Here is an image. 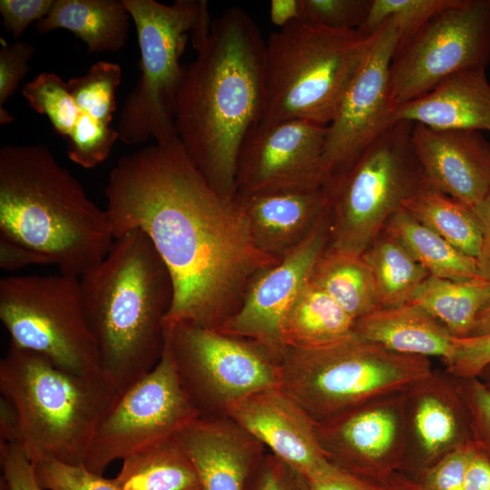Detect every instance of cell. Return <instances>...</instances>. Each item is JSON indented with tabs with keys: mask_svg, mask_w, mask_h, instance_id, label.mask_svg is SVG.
Instances as JSON below:
<instances>
[{
	"mask_svg": "<svg viewBox=\"0 0 490 490\" xmlns=\"http://www.w3.org/2000/svg\"><path fill=\"white\" fill-rule=\"evenodd\" d=\"M104 194L114 239L142 230L170 273L164 325L220 328L252 279L279 261L255 246L239 204L212 189L179 138L121 157Z\"/></svg>",
	"mask_w": 490,
	"mask_h": 490,
	"instance_id": "1",
	"label": "cell"
},
{
	"mask_svg": "<svg viewBox=\"0 0 490 490\" xmlns=\"http://www.w3.org/2000/svg\"><path fill=\"white\" fill-rule=\"evenodd\" d=\"M266 42L250 15L227 9L192 43L175 108V128L189 158L212 189L236 200L238 154L263 106Z\"/></svg>",
	"mask_w": 490,
	"mask_h": 490,
	"instance_id": "2",
	"label": "cell"
},
{
	"mask_svg": "<svg viewBox=\"0 0 490 490\" xmlns=\"http://www.w3.org/2000/svg\"><path fill=\"white\" fill-rule=\"evenodd\" d=\"M0 239L75 278L96 266L114 240L106 209L43 143L0 149Z\"/></svg>",
	"mask_w": 490,
	"mask_h": 490,
	"instance_id": "3",
	"label": "cell"
},
{
	"mask_svg": "<svg viewBox=\"0 0 490 490\" xmlns=\"http://www.w3.org/2000/svg\"><path fill=\"white\" fill-rule=\"evenodd\" d=\"M81 299L103 369L123 392L159 362L173 299L170 273L149 238L134 229L79 278Z\"/></svg>",
	"mask_w": 490,
	"mask_h": 490,
	"instance_id": "4",
	"label": "cell"
},
{
	"mask_svg": "<svg viewBox=\"0 0 490 490\" xmlns=\"http://www.w3.org/2000/svg\"><path fill=\"white\" fill-rule=\"evenodd\" d=\"M0 393L14 408L18 443L31 462L83 465L119 393L103 369L76 373L10 343L0 361Z\"/></svg>",
	"mask_w": 490,
	"mask_h": 490,
	"instance_id": "5",
	"label": "cell"
},
{
	"mask_svg": "<svg viewBox=\"0 0 490 490\" xmlns=\"http://www.w3.org/2000/svg\"><path fill=\"white\" fill-rule=\"evenodd\" d=\"M374 34L296 20L265 44L260 123L304 120L328 125L373 43ZM258 122V123H259Z\"/></svg>",
	"mask_w": 490,
	"mask_h": 490,
	"instance_id": "6",
	"label": "cell"
},
{
	"mask_svg": "<svg viewBox=\"0 0 490 490\" xmlns=\"http://www.w3.org/2000/svg\"><path fill=\"white\" fill-rule=\"evenodd\" d=\"M432 370L429 358L396 353L353 333L325 347L286 348L280 387L318 423L403 392Z\"/></svg>",
	"mask_w": 490,
	"mask_h": 490,
	"instance_id": "7",
	"label": "cell"
},
{
	"mask_svg": "<svg viewBox=\"0 0 490 490\" xmlns=\"http://www.w3.org/2000/svg\"><path fill=\"white\" fill-rule=\"evenodd\" d=\"M135 24L141 75L128 93L117 123L119 140L133 145L178 138L175 108L185 68L180 58L190 34L211 24L207 1L123 0Z\"/></svg>",
	"mask_w": 490,
	"mask_h": 490,
	"instance_id": "8",
	"label": "cell"
},
{
	"mask_svg": "<svg viewBox=\"0 0 490 490\" xmlns=\"http://www.w3.org/2000/svg\"><path fill=\"white\" fill-rule=\"evenodd\" d=\"M414 123L397 121L355 164L325 184L330 201L327 250L361 256L424 181L412 142Z\"/></svg>",
	"mask_w": 490,
	"mask_h": 490,
	"instance_id": "9",
	"label": "cell"
},
{
	"mask_svg": "<svg viewBox=\"0 0 490 490\" xmlns=\"http://www.w3.org/2000/svg\"><path fill=\"white\" fill-rule=\"evenodd\" d=\"M0 319L16 347L73 372L103 369L83 311L79 278L59 272L1 279Z\"/></svg>",
	"mask_w": 490,
	"mask_h": 490,
	"instance_id": "10",
	"label": "cell"
},
{
	"mask_svg": "<svg viewBox=\"0 0 490 490\" xmlns=\"http://www.w3.org/2000/svg\"><path fill=\"white\" fill-rule=\"evenodd\" d=\"M181 385L201 417L258 390L280 387L281 357L250 338L179 322L164 325Z\"/></svg>",
	"mask_w": 490,
	"mask_h": 490,
	"instance_id": "11",
	"label": "cell"
},
{
	"mask_svg": "<svg viewBox=\"0 0 490 490\" xmlns=\"http://www.w3.org/2000/svg\"><path fill=\"white\" fill-rule=\"evenodd\" d=\"M489 63L490 0H454L397 45L389 67L392 103L397 108L454 74Z\"/></svg>",
	"mask_w": 490,
	"mask_h": 490,
	"instance_id": "12",
	"label": "cell"
},
{
	"mask_svg": "<svg viewBox=\"0 0 490 490\" xmlns=\"http://www.w3.org/2000/svg\"><path fill=\"white\" fill-rule=\"evenodd\" d=\"M156 366L120 393L101 421L84 466L103 475L116 460L172 438L199 416L174 363L168 332Z\"/></svg>",
	"mask_w": 490,
	"mask_h": 490,
	"instance_id": "13",
	"label": "cell"
},
{
	"mask_svg": "<svg viewBox=\"0 0 490 490\" xmlns=\"http://www.w3.org/2000/svg\"><path fill=\"white\" fill-rule=\"evenodd\" d=\"M397 44L392 20L374 33L366 59L328 125L322 156L324 185L345 174L396 122L389 67Z\"/></svg>",
	"mask_w": 490,
	"mask_h": 490,
	"instance_id": "14",
	"label": "cell"
},
{
	"mask_svg": "<svg viewBox=\"0 0 490 490\" xmlns=\"http://www.w3.org/2000/svg\"><path fill=\"white\" fill-rule=\"evenodd\" d=\"M333 465L385 486L401 466L406 447L404 391L365 402L315 423Z\"/></svg>",
	"mask_w": 490,
	"mask_h": 490,
	"instance_id": "15",
	"label": "cell"
},
{
	"mask_svg": "<svg viewBox=\"0 0 490 490\" xmlns=\"http://www.w3.org/2000/svg\"><path fill=\"white\" fill-rule=\"evenodd\" d=\"M327 126L304 120L257 123L240 146L236 198L324 185Z\"/></svg>",
	"mask_w": 490,
	"mask_h": 490,
	"instance_id": "16",
	"label": "cell"
},
{
	"mask_svg": "<svg viewBox=\"0 0 490 490\" xmlns=\"http://www.w3.org/2000/svg\"><path fill=\"white\" fill-rule=\"evenodd\" d=\"M330 207L309 235L250 282L237 312L218 330L258 341L282 356V319L328 247Z\"/></svg>",
	"mask_w": 490,
	"mask_h": 490,
	"instance_id": "17",
	"label": "cell"
},
{
	"mask_svg": "<svg viewBox=\"0 0 490 490\" xmlns=\"http://www.w3.org/2000/svg\"><path fill=\"white\" fill-rule=\"evenodd\" d=\"M406 447L398 473L415 476L471 442L470 418L456 379L434 369L404 391Z\"/></svg>",
	"mask_w": 490,
	"mask_h": 490,
	"instance_id": "18",
	"label": "cell"
},
{
	"mask_svg": "<svg viewBox=\"0 0 490 490\" xmlns=\"http://www.w3.org/2000/svg\"><path fill=\"white\" fill-rule=\"evenodd\" d=\"M226 416L305 476L329 463L319 445L315 422L280 387H266L235 400L227 407Z\"/></svg>",
	"mask_w": 490,
	"mask_h": 490,
	"instance_id": "19",
	"label": "cell"
},
{
	"mask_svg": "<svg viewBox=\"0 0 490 490\" xmlns=\"http://www.w3.org/2000/svg\"><path fill=\"white\" fill-rule=\"evenodd\" d=\"M412 142L424 178L475 209L490 192V142L479 131L414 123Z\"/></svg>",
	"mask_w": 490,
	"mask_h": 490,
	"instance_id": "20",
	"label": "cell"
},
{
	"mask_svg": "<svg viewBox=\"0 0 490 490\" xmlns=\"http://www.w3.org/2000/svg\"><path fill=\"white\" fill-rule=\"evenodd\" d=\"M193 465L201 490H244L266 447L227 416H198L173 437Z\"/></svg>",
	"mask_w": 490,
	"mask_h": 490,
	"instance_id": "21",
	"label": "cell"
},
{
	"mask_svg": "<svg viewBox=\"0 0 490 490\" xmlns=\"http://www.w3.org/2000/svg\"><path fill=\"white\" fill-rule=\"evenodd\" d=\"M255 246L280 260L297 247L330 207L325 185L236 198Z\"/></svg>",
	"mask_w": 490,
	"mask_h": 490,
	"instance_id": "22",
	"label": "cell"
},
{
	"mask_svg": "<svg viewBox=\"0 0 490 490\" xmlns=\"http://www.w3.org/2000/svg\"><path fill=\"white\" fill-rule=\"evenodd\" d=\"M395 118L434 129L490 132V83L485 69L450 75L426 94L397 107Z\"/></svg>",
	"mask_w": 490,
	"mask_h": 490,
	"instance_id": "23",
	"label": "cell"
},
{
	"mask_svg": "<svg viewBox=\"0 0 490 490\" xmlns=\"http://www.w3.org/2000/svg\"><path fill=\"white\" fill-rule=\"evenodd\" d=\"M354 333L396 353L439 357L443 361L450 354L454 337L440 321L411 303L379 308L358 318Z\"/></svg>",
	"mask_w": 490,
	"mask_h": 490,
	"instance_id": "24",
	"label": "cell"
},
{
	"mask_svg": "<svg viewBox=\"0 0 490 490\" xmlns=\"http://www.w3.org/2000/svg\"><path fill=\"white\" fill-rule=\"evenodd\" d=\"M131 19L123 0H55L50 13L34 25L39 34L69 30L94 54L121 50Z\"/></svg>",
	"mask_w": 490,
	"mask_h": 490,
	"instance_id": "25",
	"label": "cell"
},
{
	"mask_svg": "<svg viewBox=\"0 0 490 490\" xmlns=\"http://www.w3.org/2000/svg\"><path fill=\"white\" fill-rule=\"evenodd\" d=\"M354 324L333 298L309 279L286 312L280 336L285 348H316L349 337Z\"/></svg>",
	"mask_w": 490,
	"mask_h": 490,
	"instance_id": "26",
	"label": "cell"
},
{
	"mask_svg": "<svg viewBox=\"0 0 490 490\" xmlns=\"http://www.w3.org/2000/svg\"><path fill=\"white\" fill-rule=\"evenodd\" d=\"M22 93L32 109L47 116L69 148L95 143L113 129L83 112L72 95L67 82L54 73L39 74L24 85Z\"/></svg>",
	"mask_w": 490,
	"mask_h": 490,
	"instance_id": "27",
	"label": "cell"
},
{
	"mask_svg": "<svg viewBox=\"0 0 490 490\" xmlns=\"http://www.w3.org/2000/svg\"><path fill=\"white\" fill-rule=\"evenodd\" d=\"M490 297V282L477 276L452 280L429 275L408 303L440 321L454 337H468L475 318Z\"/></svg>",
	"mask_w": 490,
	"mask_h": 490,
	"instance_id": "28",
	"label": "cell"
},
{
	"mask_svg": "<svg viewBox=\"0 0 490 490\" xmlns=\"http://www.w3.org/2000/svg\"><path fill=\"white\" fill-rule=\"evenodd\" d=\"M115 479L122 490H201L193 465L173 438L123 458Z\"/></svg>",
	"mask_w": 490,
	"mask_h": 490,
	"instance_id": "29",
	"label": "cell"
},
{
	"mask_svg": "<svg viewBox=\"0 0 490 490\" xmlns=\"http://www.w3.org/2000/svg\"><path fill=\"white\" fill-rule=\"evenodd\" d=\"M403 209L466 255L477 258L482 230L473 209L424 181Z\"/></svg>",
	"mask_w": 490,
	"mask_h": 490,
	"instance_id": "30",
	"label": "cell"
},
{
	"mask_svg": "<svg viewBox=\"0 0 490 490\" xmlns=\"http://www.w3.org/2000/svg\"><path fill=\"white\" fill-rule=\"evenodd\" d=\"M309 281L327 292L355 320L380 308L371 270L362 255L325 250Z\"/></svg>",
	"mask_w": 490,
	"mask_h": 490,
	"instance_id": "31",
	"label": "cell"
},
{
	"mask_svg": "<svg viewBox=\"0 0 490 490\" xmlns=\"http://www.w3.org/2000/svg\"><path fill=\"white\" fill-rule=\"evenodd\" d=\"M384 229L402 242L429 275L452 280L478 276L475 258L459 250L404 209L393 214Z\"/></svg>",
	"mask_w": 490,
	"mask_h": 490,
	"instance_id": "32",
	"label": "cell"
},
{
	"mask_svg": "<svg viewBox=\"0 0 490 490\" xmlns=\"http://www.w3.org/2000/svg\"><path fill=\"white\" fill-rule=\"evenodd\" d=\"M369 266L380 308L408 303L429 276L402 242L385 229L362 254Z\"/></svg>",
	"mask_w": 490,
	"mask_h": 490,
	"instance_id": "33",
	"label": "cell"
},
{
	"mask_svg": "<svg viewBox=\"0 0 490 490\" xmlns=\"http://www.w3.org/2000/svg\"><path fill=\"white\" fill-rule=\"evenodd\" d=\"M122 68L99 61L80 76L67 81L78 106L92 118L111 125L116 109L115 91L122 81Z\"/></svg>",
	"mask_w": 490,
	"mask_h": 490,
	"instance_id": "34",
	"label": "cell"
},
{
	"mask_svg": "<svg viewBox=\"0 0 490 490\" xmlns=\"http://www.w3.org/2000/svg\"><path fill=\"white\" fill-rule=\"evenodd\" d=\"M454 0H371L367 17L358 30L373 34L387 19L393 21L400 44L417 33L436 14Z\"/></svg>",
	"mask_w": 490,
	"mask_h": 490,
	"instance_id": "35",
	"label": "cell"
},
{
	"mask_svg": "<svg viewBox=\"0 0 490 490\" xmlns=\"http://www.w3.org/2000/svg\"><path fill=\"white\" fill-rule=\"evenodd\" d=\"M32 465L44 490H122L115 477H103L83 465H70L53 458H39Z\"/></svg>",
	"mask_w": 490,
	"mask_h": 490,
	"instance_id": "36",
	"label": "cell"
},
{
	"mask_svg": "<svg viewBox=\"0 0 490 490\" xmlns=\"http://www.w3.org/2000/svg\"><path fill=\"white\" fill-rule=\"evenodd\" d=\"M473 440L415 476L395 477L404 490H464V475Z\"/></svg>",
	"mask_w": 490,
	"mask_h": 490,
	"instance_id": "37",
	"label": "cell"
},
{
	"mask_svg": "<svg viewBox=\"0 0 490 490\" xmlns=\"http://www.w3.org/2000/svg\"><path fill=\"white\" fill-rule=\"evenodd\" d=\"M370 5L371 0H301L300 21L331 29L358 30Z\"/></svg>",
	"mask_w": 490,
	"mask_h": 490,
	"instance_id": "38",
	"label": "cell"
},
{
	"mask_svg": "<svg viewBox=\"0 0 490 490\" xmlns=\"http://www.w3.org/2000/svg\"><path fill=\"white\" fill-rule=\"evenodd\" d=\"M34 47L26 41L3 44L0 49V123L8 124L15 118L5 108L6 101L16 92L21 81L30 71L29 61Z\"/></svg>",
	"mask_w": 490,
	"mask_h": 490,
	"instance_id": "39",
	"label": "cell"
},
{
	"mask_svg": "<svg viewBox=\"0 0 490 490\" xmlns=\"http://www.w3.org/2000/svg\"><path fill=\"white\" fill-rule=\"evenodd\" d=\"M446 371L457 378L478 377L490 365V333L474 337H453Z\"/></svg>",
	"mask_w": 490,
	"mask_h": 490,
	"instance_id": "40",
	"label": "cell"
},
{
	"mask_svg": "<svg viewBox=\"0 0 490 490\" xmlns=\"http://www.w3.org/2000/svg\"><path fill=\"white\" fill-rule=\"evenodd\" d=\"M456 379L469 413L473 442L490 456V388L478 377Z\"/></svg>",
	"mask_w": 490,
	"mask_h": 490,
	"instance_id": "41",
	"label": "cell"
},
{
	"mask_svg": "<svg viewBox=\"0 0 490 490\" xmlns=\"http://www.w3.org/2000/svg\"><path fill=\"white\" fill-rule=\"evenodd\" d=\"M244 490H311L299 470L267 452L249 477Z\"/></svg>",
	"mask_w": 490,
	"mask_h": 490,
	"instance_id": "42",
	"label": "cell"
},
{
	"mask_svg": "<svg viewBox=\"0 0 490 490\" xmlns=\"http://www.w3.org/2000/svg\"><path fill=\"white\" fill-rule=\"evenodd\" d=\"M0 461L5 490H44L31 460L17 442L0 443Z\"/></svg>",
	"mask_w": 490,
	"mask_h": 490,
	"instance_id": "43",
	"label": "cell"
},
{
	"mask_svg": "<svg viewBox=\"0 0 490 490\" xmlns=\"http://www.w3.org/2000/svg\"><path fill=\"white\" fill-rule=\"evenodd\" d=\"M55 0H1L3 26L18 39L31 24L44 18Z\"/></svg>",
	"mask_w": 490,
	"mask_h": 490,
	"instance_id": "44",
	"label": "cell"
},
{
	"mask_svg": "<svg viewBox=\"0 0 490 490\" xmlns=\"http://www.w3.org/2000/svg\"><path fill=\"white\" fill-rule=\"evenodd\" d=\"M306 478L311 490H386L385 486L353 475L330 462Z\"/></svg>",
	"mask_w": 490,
	"mask_h": 490,
	"instance_id": "45",
	"label": "cell"
},
{
	"mask_svg": "<svg viewBox=\"0 0 490 490\" xmlns=\"http://www.w3.org/2000/svg\"><path fill=\"white\" fill-rule=\"evenodd\" d=\"M464 490H490V456L474 442L465 470Z\"/></svg>",
	"mask_w": 490,
	"mask_h": 490,
	"instance_id": "46",
	"label": "cell"
},
{
	"mask_svg": "<svg viewBox=\"0 0 490 490\" xmlns=\"http://www.w3.org/2000/svg\"><path fill=\"white\" fill-rule=\"evenodd\" d=\"M29 265H48L36 252L12 241L0 239V267L5 270H15Z\"/></svg>",
	"mask_w": 490,
	"mask_h": 490,
	"instance_id": "47",
	"label": "cell"
},
{
	"mask_svg": "<svg viewBox=\"0 0 490 490\" xmlns=\"http://www.w3.org/2000/svg\"><path fill=\"white\" fill-rule=\"evenodd\" d=\"M474 211L482 230V245L476 258L478 276L490 282V192Z\"/></svg>",
	"mask_w": 490,
	"mask_h": 490,
	"instance_id": "48",
	"label": "cell"
},
{
	"mask_svg": "<svg viewBox=\"0 0 490 490\" xmlns=\"http://www.w3.org/2000/svg\"><path fill=\"white\" fill-rule=\"evenodd\" d=\"M271 22L280 28L300 20L301 0H272L270 5Z\"/></svg>",
	"mask_w": 490,
	"mask_h": 490,
	"instance_id": "49",
	"label": "cell"
},
{
	"mask_svg": "<svg viewBox=\"0 0 490 490\" xmlns=\"http://www.w3.org/2000/svg\"><path fill=\"white\" fill-rule=\"evenodd\" d=\"M0 436L2 443H18L15 412L12 406L3 397L0 400Z\"/></svg>",
	"mask_w": 490,
	"mask_h": 490,
	"instance_id": "50",
	"label": "cell"
},
{
	"mask_svg": "<svg viewBox=\"0 0 490 490\" xmlns=\"http://www.w3.org/2000/svg\"><path fill=\"white\" fill-rule=\"evenodd\" d=\"M490 333V297L479 310L468 337Z\"/></svg>",
	"mask_w": 490,
	"mask_h": 490,
	"instance_id": "51",
	"label": "cell"
},
{
	"mask_svg": "<svg viewBox=\"0 0 490 490\" xmlns=\"http://www.w3.org/2000/svg\"><path fill=\"white\" fill-rule=\"evenodd\" d=\"M478 378L490 388V365L487 366L484 371L480 374Z\"/></svg>",
	"mask_w": 490,
	"mask_h": 490,
	"instance_id": "52",
	"label": "cell"
},
{
	"mask_svg": "<svg viewBox=\"0 0 490 490\" xmlns=\"http://www.w3.org/2000/svg\"><path fill=\"white\" fill-rule=\"evenodd\" d=\"M386 490H404L402 486L399 485L397 480L396 479L395 475L391 478V480L385 485Z\"/></svg>",
	"mask_w": 490,
	"mask_h": 490,
	"instance_id": "53",
	"label": "cell"
}]
</instances>
